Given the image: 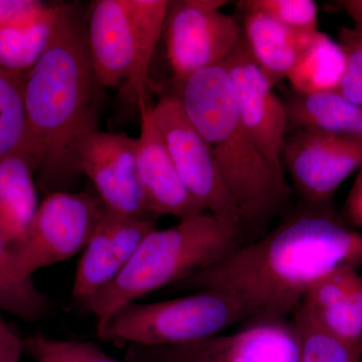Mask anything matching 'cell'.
Listing matches in <instances>:
<instances>
[{
    "label": "cell",
    "mask_w": 362,
    "mask_h": 362,
    "mask_svg": "<svg viewBox=\"0 0 362 362\" xmlns=\"http://www.w3.org/2000/svg\"><path fill=\"white\" fill-rule=\"evenodd\" d=\"M345 265L362 266V233L330 207L305 206L271 232L243 243L177 286L233 298L249 322L288 319L317 280Z\"/></svg>",
    "instance_id": "obj_1"
},
{
    "label": "cell",
    "mask_w": 362,
    "mask_h": 362,
    "mask_svg": "<svg viewBox=\"0 0 362 362\" xmlns=\"http://www.w3.org/2000/svg\"><path fill=\"white\" fill-rule=\"evenodd\" d=\"M78 13L62 4L54 37L28 74V136L21 151L35 165L40 187L66 192L78 175V150L99 130L104 88L96 77Z\"/></svg>",
    "instance_id": "obj_2"
},
{
    "label": "cell",
    "mask_w": 362,
    "mask_h": 362,
    "mask_svg": "<svg viewBox=\"0 0 362 362\" xmlns=\"http://www.w3.org/2000/svg\"><path fill=\"white\" fill-rule=\"evenodd\" d=\"M180 103L206 140L245 232L282 211L291 190L252 141L240 121L223 65L204 69L180 86Z\"/></svg>",
    "instance_id": "obj_3"
},
{
    "label": "cell",
    "mask_w": 362,
    "mask_h": 362,
    "mask_svg": "<svg viewBox=\"0 0 362 362\" xmlns=\"http://www.w3.org/2000/svg\"><path fill=\"white\" fill-rule=\"evenodd\" d=\"M244 233L239 223L211 213L152 230L118 277L84 301L97 317V334L126 305L225 259L243 244Z\"/></svg>",
    "instance_id": "obj_4"
},
{
    "label": "cell",
    "mask_w": 362,
    "mask_h": 362,
    "mask_svg": "<svg viewBox=\"0 0 362 362\" xmlns=\"http://www.w3.org/2000/svg\"><path fill=\"white\" fill-rule=\"evenodd\" d=\"M168 0H98L90 7L87 44L104 89L125 86L146 102L150 64L165 23Z\"/></svg>",
    "instance_id": "obj_5"
},
{
    "label": "cell",
    "mask_w": 362,
    "mask_h": 362,
    "mask_svg": "<svg viewBox=\"0 0 362 362\" xmlns=\"http://www.w3.org/2000/svg\"><path fill=\"white\" fill-rule=\"evenodd\" d=\"M244 320L246 311L237 300L220 292L201 291L166 301L126 305L98 337L136 346H175L220 334Z\"/></svg>",
    "instance_id": "obj_6"
},
{
    "label": "cell",
    "mask_w": 362,
    "mask_h": 362,
    "mask_svg": "<svg viewBox=\"0 0 362 362\" xmlns=\"http://www.w3.org/2000/svg\"><path fill=\"white\" fill-rule=\"evenodd\" d=\"M105 206L90 192H52L37 207L25 235L9 245L16 268L33 277L45 267L84 251Z\"/></svg>",
    "instance_id": "obj_7"
},
{
    "label": "cell",
    "mask_w": 362,
    "mask_h": 362,
    "mask_svg": "<svg viewBox=\"0 0 362 362\" xmlns=\"http://www.w3.org/2000/svg\"><path fill=\"white\" fill-rule=\"evenodd\" d=\"M226 4L223 0L168 2L163 33L178 87L197 71L223 65L242 40L239 23L221 11Z\"/></svg>",
    "instance_id": "obj_8"
},
{
    "label": "cell",
    "mask_w": 362,
    "mask_h": 362,
    "mask_svg": "<svg viewBox=\"0 0 362 362\" xmlns=\"http://www.w3.org/2000/svg\"><path fill=\"white\" fill-rule=\"evenodd\" d=\"M132 346L138 362H299L296 329L288 319L250 321L233 334L175 346Z\"/></svg>",
    "instance_id": "obj_9"
},
{
    "label": "cell",
    "mask_w": 362,
    "mask_h": 362,
    "mask_svg": "<svg viewBox=\"0 0 362 362\" xmlns=\"http://www.w3.org/2000/svg\"><path fill=\"white\" fill-rule=\"evenodd\" d=\"M152 117L183 185L207 211L243 225L226 192L209 145L190 122L177 96L162 97ZM245 230V228H244Z\"/></svg>",
    "instance_id": "obj_10"
},
{
    "label": "cell",
    "mask_w": 362,
    "mask_h": 362,
    "mask_svg": "<svg viewBox=\"0 0 362 362\" xmlns=\"http://www.w3.org/2000/svg\"><path fill=\"white\" fill-rule=\"evenodd\" d=\"M283 166L305 206L329 207L343 181L362 168V138L294 130L286 137Z\"/></svg>",
    "instance_id": "obj_11"
},
{
    "label": "cell",
    "mask_w": 362,
    "mask_h": 362,
    "mask_svg": "<svg viewBox=\"0 0 362 362\" xmlns=\"http://www.w3.org/2000/svg\"><path fill=\"white\" fill-rule=\"evenodd\" d=\"M240 121L269 163L285 176L283 150L288 132L285 102L274 92L247 49L244 37L223 62Z\"/></svg>",
    "instance_id": "obj_12"
},
{
    "label": "cell",
    "mask_w": 362,
    "mask_h": 362,
    "mask_svg": "<svg viewBox=\"0 0 362 362\" xmlns=\"http://www.w3.org/2000/svg\"><path fill=\"white\" fill-rule=\"evenodd\" d=\"M78 168L96 188L109 211L149 218L137 165V139L121 133L95 131L78 150Z\"/></svg>",
    "instance_id": "obj_13"
},
{
    "label": "cell",
    "mask_w": 362,
    "mask_h": 362,
    "mask_svg": "<svg viewBox=\"0 0 362 362\" xmlns=\"http://www.w3.org/2000/svg\"><path fill=\"white\" fill-rule=\"evenodd\" d=\"M154 230L151 218L125 216L105 207L78 263L74 297L86 301L113 282Z\"/></svg>",
    "instance_id": "obj_14"
},
{
    "label": "cell",
    "mask_w": 362,
    "mask_h": 362,
    "mask_svg": "<svg viewBox=\"0 0 362 362\" xmlns=\"http://www.w3.org/2000/svg\"><path fill=\"white\" fill-rule=\"evenodd\" d=\"M138 108L141 119L137 138L138 175L149 213L180 220L207 213L183 185L154 122L151 106L144 102Z\"/></svg>",
    "instance_id": "obj_15"
},
{
    "label": "cell",
    "mask_w": 362,
    "mask_h": 362,
    "mask_svg": "<svg viewBox=\"0 0 362 362\" xmlns=\"http://www.w3.org/2000/svg\"><path fill=\"white\" fill-rule=\"evenodd\" d=\"M245 13L243 37L252 59L275 87L287 78L318 30L295 32L266 14L252 11Z\"/></svg>",
    "instance_id": "obj_16"
},
{
    "label": "cell",
    "mask_w": 362,
    "mask_h": 362,
    "mask_svg": "<svg viewBox=\"0 0 362 362\" xmlns=\"http://www.w3.org/2000/svg\"><path fill=\"white\" fill-rule=\"evenodd\" d=\"M35 169L25 152L0 158V235L8 245L25 235L40 204Z\"/></svg>",
    "instance_id": "obj_17"
},
{
    "label": "cell",
    "mask_w": 362,
    "mask_h": 362,
    "mask_svg": "<svg viewBox=\"0 0 362 362\" xmlns=\"http://www.w3.org/2000/svg\"><path fill=\"white\" fill-rule=\"evenodd\" d=\"M62 4H45L35 13L0 25V66L26 77L51 44Z\"/></svg>",
    "instance_id": "obj_18"
},
{
    "label": "cell",
    "mask_w": 362,
    "mask_h": 362,
    "mask_svg": "<svg viewBox=\"0 0 362 362\" xmlns=\"http://www.w3.org/2000/svg\"><path fill=\"white\" fill-rule=\"evenodd\" d=\"M285 105L288 130L314 129L362 138V106L338 90L295 94Z\"/></svg>",
    "instance_id": "obj_19"
},
{
    "label": "cell",
    "mask_w": 362,
    "mask_h": 362,
    "mask_svg": "<svg viewBox=\"0 0 362 362\" xmlns=\"http://www.w3.org/2000/svg\"><path fill=\"white\" fill-rule=\"evenodd\" d=\"M345 68L346 56L341 45L318 30L287 78L296 94L337 90Z\"/></svg>",
    "instance_id": "obj_20"
},
{
    "label": "cell",
    "mask_w": 362,
    "mask_h": 362,
    "mask_svg": "<svg viewBox=\"0 0 362 362\" xmlns=\"http://www.w3.org/2000/svg\"><path fill=\"white\" fill-rule=\"evenodd\" d=\"M51 308V300L40 291L33 277L16 268L9 245L0 235V310L35 322L47 316Z\"/></svg>",
    "instance_id": "obj_21"
},
{
    "label": "cell",
    "mask_w": 362,
    "mask_h": 362,
    "mask_svg": "<svg viewBox=\"0 0 362 362\" xmlns=\"http://www.w3.org/2000/svg\"><path fill=\"white\" fill-rule=\"evenodd\" d=\"M291 316L299 344V362H362L361 346L331 332L301 304Z\"/></svg>",
    "instance_id": "obj_22"
},
{
    "label": "cell",
    "mask_w": 362,
    "mask_h": 362,
    "mask_svg": "<svg viewBox=\"0 0 362 362\" xmlns=\"http://www.w3.org/2000/svg\"><path fill=\"white\" fill-rule=\"evenodd\" d=\"M25 78L0 66V158L25 146L28 136L23 95Z\"/></svg>",
    "instance_id": "obj_23"
},
{
    "label": "cell",
    "mask_w": 362,
    "mask_h": 362,
    "mask_svg": "<svg viewBox=\"0 0 362 362\" xmlns=\"http://www.w3.org/2000/svg\"><path fill=\"white\" fill-rule=\"evenodd\" d=\"M23 351L35 362H123L92 341L56 339L42 333L23 338Z\"/></svg>",
    "instance_id": "obj_24"
},
{
    "label": "cell",
    "mask_w": 362,
    "mask_h": 362,
    "mask_svg": "<svg viewBox=\"0 0 362 362\" xmlns=\"http://www.w3.org/2000/svg\"><path fill=\"white\" fill-rule=\"evenodd\" d=\"M361 276L356 267H339L317 280L307 292L301 305L315 315L329 311L342 303L354 291Z\"/></svg>",
    "instance_id": "obj_25"
},
{
    "label": "cell",
    "mask_w": 362,
    "mask_h": 362,
    "mask_svg": "<svg viewBox=\"0 0 362 362\" xmlns=\"http://www.w3.org/2000/svg\"><path fill=\"white\" fill-rule=\"evenodd\" d=\"M245 11H258L290 30L316 32L318 8L312 0H247L240 2Z\"/></svg>",
    "instance_id": "obj_26"
},
{
    "label": "cell",
    "mask_w": 362,
    "mask_h": 362,
    "mask_svg": "<svg viewBox=\"0 0 362 362\" xmlns=\"http://www.w3.org/2000/svg\"><path fill=\"white\" fill-rule=\"evenodd\" d=\"M313 315L338 337L362 349V276L354 291L342 303L320 315Z\"/></svg>",
    "instance_id": "obj_27"
},
{
    "label": "cell",
    "mask_w": 362,
    "mask_h": 362,
    "mask_svg": "<svg viewBox=\"0 0 362 362\" xmlns=\"http://www.w3.org/2000/svg\"><path fill=\"white\" fill-rule=\"evenodd\" d=\"M339 42L346 56V68L337 90L362 106V35L352 28L340 30Z\"/></svg>",
    "instance_id": "obj_28"
},
{
    "label": "cell",
    "mask_w": 362,
    "mask_h": 362,
    "mask_svg": "<svg viewBox=\"0 0 362 362\" xmlns=\"http://www.w3.org/2000/svg\"><path fill=\"white\" fill-rule=\"evenodd\" d=\"M23 338L0 316V362H21Z\"/></svg>",
    "instance_id": "obj_29"
},
{
    "label": "cell",
    "mask_w": 362,
    "mask_h": 362,
    "mask_svg": "<svg viewBox=\"0 0 362 362\" xmlns=\"http://www.w3.org/2000/svg\"><path fill=\"white\" fill-rule=\"evenodd\" d=\"M342 220L351 228L362 230V168L357 173L343 206Z\"/></svg>",
    "instance_id": "obj_30"
},
{
    "label": "cell",
    "mask_w": 362,
    "mask_h": 362,
    "mask_svg": "<svg viewBox=\"0 0 362 362\" xmlns=\"http://www.w3.org/2000/svg\"><path fill=\"white\" fill-rule=\"evenodd\" d=\"M44 4L37 0H0V25L25 18Z\"/></svg>",
    "instance_id": "obj_31"
},
{
    "label": "cell",
    "mask_w": 362,
    "mask_h": 362,
    "mask_svg": "<svg viewBox=\"0 0 362 362\" xmlns=\"http://www.w3.org/2000/svg\"><path fill=\"white\" fill-rule=\"evenodd\" d=\"M340 4L354 21V30L362 35V0H344Z\"/></svg>",
    "instance_id": "obj_32"
},
{
    "label": "cell",
    "mask_w": 362,
    "mask_h": 362,
    "mask_svg": "<svg viewBox=\"0 0 362 362\" xmlns=\"http://www.w3.org/2000/svg\"></svg>",
    "instance_id": "obj_33"
}]
</instances>
